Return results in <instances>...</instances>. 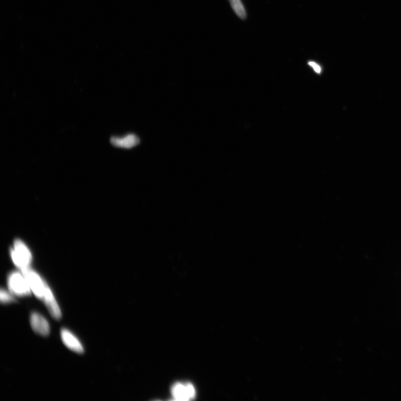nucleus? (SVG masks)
<instances>
[{
	"label": "nucleus",
	"instance_id": "5",
	"mask_svg": "<svg viewBox=\"0 0 401 401\" xmlns=\"http://www.w3.org/2000/svg\"><path fill=\"white\" fill-rule=\"evenodd\" d=\"M61 337L63 342L69 349L79 354L84 352L83 346L81 341L70 331L66 329H62Z\"/></svg>",
	"mask_w": 401,
	"mask_h": 401
},
{
	"label": "nucleus",
	"instance_id": "4",
	"mask_svg": "<svg viewBox=\"0 0 401 401\" xmlns=\"http://www.w3.org/2000/svg\"><path fill=\"white\" fill-rule=\"evenodd\" d=\"M31 323L32 329L40 335L47 336L50 333V326L48 321L41 314L38 313H32Z\"/></svg>",
	"mask_w": 401,
	"mask_h": 401
},
{
	"label": "nucleus",
	"instance_id": "2",
	"mask_svg": "<svg viewBox=\"0 0 401 401\" xmlns=\"http://www.w3.org/2000/svg\"><path fill=\"white\" fill-rule=\"evenodd\" d=\"M33 293L39 299L43 300L48 285L34 271L28 269L23 272Z\"/></svg>",
	"mask_w": 401,
	"mask_h": 401
},
{
	"label": "nucleus",
	"instance_id": "6",
	"mask_svg": "<svg viewBox=\"0 0 401 401\" xmlns=\"http://www.w3.org/2000/svg\"><path fill=\"white\" fill-rule=\"evenodd\" d=\"M112 144L116 147L131 148L137 146L140 143V139L137 136L131 134L123 137H112L111 140Z\"/></svg>",
	"mask_w": 401,
	"mask_h": 401
},
{
	"label": "nucleus",
	"instance_id": "9",
	"mask_svg": "<svg viewBox=\"0 0 401 401\" xmlns=\"http://www.w3.org/2000/svg\"><path fill=\"white\" fill-rule=\"evenodd\" d=\"M12 255L14 262H16V264L23 272L29 269L28 267L29 265L22 259V257L19 255L17 251L13 250L12 251Z\"/></svg>",
	"mask_w": 401,
	"mask_h": 401
},
{
	"label": "nucleus",
	"instance_id": "11",
	"mask_svg": "<svg viewBox=\"0 0 401 401\" xmlns=\"http://www.w3.org/2000/svg\"><path fill=\"white\" fill-rule=\"evenodd\" d=\"M308 64L310 67L313 68L314 71L316 73L320 74L321 73V69L318 64L313 62H309Z\"/></svg>",
	"mask_w": 401,
	"mask_h": 401
},
{
	"label": "nucleus",
	"instance_id": "8",
	"mask_svg": "<svg viewBox=\"0 0 401 401\" xmlns=\"http://www.w3.org/2000/svg\"><path fill=\"white\" fill-rule=\"evenodd\" d=\"M16 248L19 255L29 265L30 261L31 260V255L27 247L25 246L21 241L17 240L16 242Z\"/></svg>",
	"mask_w": 401,
	"mask_h": 401
},
{
	"label": "nucleus",
	"instance_id": "7",
	"mask_svg": "<svg viewBox=\"0 0 401 401\" xmlns=\"http://www.w3.org/2000/svg\"><path fill=\"white\" fill-rule=\"evenodd\" d=\"M231 7L237 16L242 20L246 19L247 14L245 9L241 0H229Z\"/></svg>",
	"mask_w": 401,
	"mask_h": 401
},
{
	"label": "nucleus",
	"instance_id": "10",
	"mask_svg": "<svg viewBox=\"0 0 401 401\" xmlns=\"http://www.w3.org/2000/svg\"><path fill=\"white\" fill-rule=\"evenodd\" d=\"M0 299L2 303H9L14 301L15 299L13 296L9 294L8 292L2 289L1 290V294H0Z\"/></svg>",
	"mask_w": 401,
	"mask_h": 401
},
{
	"label": "nucleus",
	"instance_id": "3",
	"mask_svg": "<svg viewBox=\"0 0 401 401\" xmlns=\"http://www.w3.org/2000/svg\"><path fill=\"white\" fill-rule=\"evenodd\" d=\"M173 397L178 400H189L196 397L194 386L190 383H177L171 390Z\"/></svg>",
	"mask_w": 401,
	"mask_h": 401
},
{
	"label": "nucleus",
	"instance_id": "1",
	"mask_svg": "<svg viewBox=\"0 0 401 401\" xmlns=\"http://www.w3.org/2000/svg\"><path fill=\"white\" fill-rule=\"evenodd\" d=\"M9 285L13 293L17 295L27 296L31 293L32 289L27 278L18 273H14L10 276Z\"/></svg>",
	"mask_w": 401,
	"mask_h": 401
}]
</instances>
